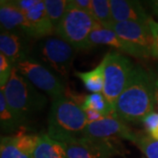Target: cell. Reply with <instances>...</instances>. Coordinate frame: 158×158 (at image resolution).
<instances>
[{
  "instance_id": "20",
  "label": "cell",
  "mask_w": 158,
  "mask_h": 158,
  "mask_svg": "<svg viewBox=\"0 0 158 158\" xmlns=\"http://www.w3.org/2000/svg\"><path fill=\"white\" fill-rule=\"evenodd\" d=\"M90 15L105 28H110L114 22L111 9L110 0H92L91 1V12Z\"/></svg>"
},
{
  "instance_id": "24",
  "label": "cell",
  "mask_w": 158,
  "mask_h": 158,
  "mask_svg": "<svg viewBox=\"0 0 158 158\" xmlns=\"http://www.w3.org/2000/svg\"><path fill=\"white\" fill-rule=\"evenodd\" d=\"M14 65L4 55L0 54V88H4L11 78Z\"/></svg>"
},
{
  "instance_id": "12",
  "label": "cell",
  "mask_w": 158,
  "mask_h": 158,
  "mask_svg": "<svg viewBox=\"0 0 158 158\" xmlns=\"http://www.w3.org/2000/svg\"><path fill=\"white\" fill-rule=\"evenodd\" d=\"M14 2L26 15L37 40L55 34V29L46 11L44 0H14Z\"/></svg>"
},
{
  "instance_id": "3",
  "label": "cell",
  "mask_w": 158,
  "mask_h": 158,
  "mask_svg": "<svg viewBox=\"0 0 158 158\" xmlns=\"http://www.w3.org/2000/svg\"><path fill=\"white\" fill-rule=\"evenodd\" d=\"M1 89L4 90L9 106L27 121L40 113L48 105L47 96L24 77L15 67L8 83Z\"/></svg>"
},
{
  "instance_id": "25",
  "label": "cell",
  "mask_w": 158,
  "mask_h": 158,
  "mask_svg": "<svg viewBox=\"0 0 158 158\" xmlns=\"http://www.w3.org/2000/svg\"><path fill=\"white\" fill-rule=\"evenodd\" d=\"M141 122L143 125L146 133L149 135L158 126V113H156L155 111L149 113L141 119Z\"/></svg>"
},
{
  "instance_id": "23",
  "label": "cell",
  "mask_w": 158,
  "mask_h": 158,
  "mask_svg": "<svg viewBox=\"0 0 158 158\" xmlns=\"http://www.w3.org/2000/svg\"><path fill=\"white\" fill-rule=\"evenodd\" d=\"M134 144L147 158H158V141L152 138L148 133L136 132Z\"/></svg>"
},
{
  "instance_id": "21",
  "label": "cell",
  "mask_w": 158,
  "mask_h": 158,
  "mask_svg": "<svg viewBox=\"0 0 158 158\" xmlns=\"http://www.w3.org/2000/svg\"><path fill=\"white\" fill-rule=\"evenodd\" d=\"M0 158H34V156L19 147L13 136H2L0 140Z\"/></svg>"
},
{
  "instance_id": "32",
  "label": "cell",
  "mask_w": 158,
  "mask_h": 158,
  "mask_svg": "<svg viewBox=\"0 0 158 158\" xmlns=\"http://www.w3.org/2000/svg\"><path fill=\"white\" fill-rule=\"evenodd\" d=\"M155 75H156V77H158V69H157V71L155 73Z\"/></svg>"
},
{
  "instance_id": "10",
  "label": "cell",
  "mask_w": 158,
  "mask_h": 158,
  "mask_svg": "<svg viewBox=\"0 0 158 158\" xmlns=\"http://www.w3.org/2000/svg\"><path fill=\"white\" fill-rule=\"evenodd\" d=\"M0 24L1 31L19 34L30 40H37L26 15L14 0L0 1Z\"/></svg>"
},
{
  "instance_id": "22",
  "label": "cell",
  "mask_w": 158,
  "mask_h": 158,
  "mask_svg": "<svg viewBox=\"0 0 158 158\" xmlns=\"http://www.w3.org/2000/svg\"><path fill=\"white\" fill-rule=\"evenodd\" d=\"M44 4L49 20L56 30L66 13L69 0H44Z\"/></svg>"
},
{
  "instance_id": "16",
  "label": "cell",
  "mask_w": 158,
  "mask_h": 158,
  "mask_svg": "<svg viewBox=\"0 0 158 158\" xmlns=\"http://www.w3.org/2000/svg\"><path fill=\"white\" fill-rule=\"evenodd\" d=\"M27 123L11 109L5 97L4 90L0 89V128L5 134L14 133Z\"/></svg>"
},
{
  "instance_id": "26",
  "label": "cell",
  "mask_w": 158,
  "mask_h": 158,
  "mask_svg": "<svg viewBox=\"0 0 158 158\" xmlns=\"http://www.w3.org/2000/svg\"><path fill=\"white\" fill-rule=\"evenodd\" d=\"M148 26L151 30L153 36V47H152V56L158 58V22L154 20L152 18L148 21Z\"/></svg>"
},
{
  "instance_id": "27",
  "label": "cell",
  "mask_w": 158,
  "mask_h": 158,
  "mask_svg": "<svg viewBox=\"0 0 158 158\" xmlns=\"http://www.w3.org/2000/svg\"><path fill=\"white\" fill-rule=\"evenodd\" d=\"M91 1L92 0H69V5L77 8L81 11L90 13L91 12Z\"/></svg>"
},
{
  "instance_id": "17",
  "label": "cell",
  "mask_w": 158,
  "mask_h": 158,
  "mask_svg": "<svg viewBox=\"0 0 158 158\" xmlns=\"http://www.w3.org/2000/svg\"><path fill=\"white\" fill-rule=\"evenodd\" d=\"M34 158H69L63 144L52 139L48 134H40L35 147Z\"/></svg>"
},
{
  "instance_id": "31",
  "label": "cell",
  "mask_w": 158,
  "mask_h": 158,
  "mask_svg": "<svg viewBox=\"0 0 158 158\" xmlns=\"http://www.w3.org/2000/svg\"><path fill=\"white\" fill-rule=\"evenodd\" d=\"M149 135L151 136L152 138H154V139H156V140L158 141V126L156 127V129L153 130L152 132L149 134Z\"/></svg>"
},
{
  "instance_id": "19",
  "label": "cell",
  "mask_w": 158,
  "mask_h": 158,
  "mask_svg": "<svg viewBox=\"0 0 158 158\" xmlns=\"http://www.w3.org/2000/svg\"><path fill=\"white\" fill-rule=\"evenodd\" d=\"M81 108L83 110L90 109L98 112L105 117H115L114 105L108 101L103 93H90L86 95Z\"/></svg>"
},
{
  "instance_id": "13",
  "label": "cell",
  "mask_w": 158,
  "mask_h": 158,
  "mask_svg": "<svg viewBox=\"0 0 158 158\" xmlns=\"http://www.w3.org/2000/svg\"><path fill=\"white\" fill-rule=\"evenodd\" d=\"M119 37L140 47L152 56L153 36L148 24L138 22H114L110 27Z\"/></svg>"
},
{
  "instance_id": "15",
  "label": "cell",
  "mask_w": 158,
  "mask_h": 158,
  "mask_svg": "<svg viewBox=\"0 0 158 158\" xmlns=\"http://www.w3.org/2000/svg\"><path fill=\"white\" fill-rule=\"evenodd\" d=\"M113 20L116 22H138L148 24L151 17L140 1L110 0Z\"/></svg>"
},
{
  "instance_id": "5",
  "label": "cell",
  "mask_w": 158,
  "mask_h": 158,
  "mask_svg": "<svg viewBox=\"0 0 158 158\" xmlns=\"http://www.w3.org/2000/svg\"><path fill=\"white\" fill-rule=\"evenodd\" d=\"M98 25L90 13L81 11L69 5L62 21L58 25L55 34L67 41L77 50H88L90 33Z\"/></svg>"
},
{
  "instance_id": "1",
  "label": "cell",
  "mask_w": 158,
  "mask_h": 158,
  "mask_svg": "<svg viewBox=\"0 0 158 158\" xmlns=\"http://www.w3.org/2000/svg\"><path fill=\"white\" fill-rule=\"evenodd\" d=\"M156 77L152 71L135 65L128 84L114 104L115 117L124 122H138L154 112Z\"/></svg>"
},
{
  "instance_id": "11",
  "label": "cell",
  "mask_w": 158,
  "mask_h": 158,
  "mask_svg": "<svg viewBox=\"0 0 158 158\" xmlns=\"http://www.w3.org/2000/svg\"><path fill=\"white\" fill-rule=\"evenodd\" d=\"M89 41L90 48L98 45H106L115 48L120 54H127L135 58H148L151 56L147 51L119 37L113 30L105 28L99 24H98L96 27L91 31Z\"/></svg>"
},
{
  "instance_id": "18",
  "label": "cell",
  "mask_w": 158,
  "mask_h": 158,
  "mask_svg": "<svg viewBox=\"0 0 158 158\" xmlns=\"http://www.w3.org/2000/svg\"><path fill=\"white\" fill-rule=\"evenodd\" d=\"M75 75L84 83L85 88L91 93H103L105 86L103 60L93 69L85 72L76 71Z\"/></svg>"
},
{
  "instance_id": "7",
  "label": "cell",
  "mask_w": 158,
  "mask_h": 158,
  "mask_svg": "<svg viewBox=\"0 0 158 158\" xmlns=\"http://www.w3.org/2000/svg\"><path fill=\"white\" fill-rule=\"evenodd\" d=\"M15 69L24 77L53 99L65 95L66 89L62 81L44 65L29 56L15 65Z\"/></svg>"
},
{
  "instance_id": "8",
  "label": "cell",
  "mask_w": 158,
  "mask_h": 158,
  "mask_svg": "<svg viewBox=\"0 0 158 158\" xmlns=\"http://www.w3.org/2000/svg\"><path fill=\"white\" fill-rule=\"evenodd\" d=\"M61 143L69 158H112L121 154L116 139L71 137Z\"/></svg>"
},
{
  "instance_id": "14",
  "label": "cell",
  "mask_w": 158,
  "mask_h": 158,
  "mask_svg": "<svg viewBox=\"0 0 158 158\" xmlns=\"http://www.w3.org/2000/svg\"><path fill=\"white\" fill-rule=\"evenodd\" d=\"M27 39L19 34L1 31L0 33V54L14 65L24 59L31 56L32 48H29Z\"/></svg>"
},
{
  "instance_id": "29",
  "label": "cell",
  "mask_w": 158,
  "mask_h": 158,
  "mask_svg": "<svg viewBox=\"0 0 158 158\" xmlns=\"http://www.w3.org/2000/svg\"><path fill=\"white\" fill-rule=\"evenodd\" d=\"M148 3H149V6H151L153 11H154V13H155L156 16H158V0L149 1Z\"/></svg>"
},
{
  "instance_id": "2",
  "label": "cell",
  "mask_w": 158,
  "mask_h": 158,
  "mask_svg": "<svg viewBox=\"0 0 158 158\" xmlns=\"http://www.w3.org/2000/svg\"><path fill=\"white\" fill-rule=\"evenodd\" d=\"M88 124L84 110L63 95L52 100L48 117V135L62 142L71 137H82Z\"/></svg>"
},
{
  "instance_id": "4",
  "label": "cell",
  "mask_w": 158,
  "mask_h": 158,
  "mask_svg": "<svg viewBox=\"0 0 158 158\" xmlns=\"http://www.w3.org/2000/svg\"><path fill=\"white\" fill-rule=\"evenodd\" d=\"M77 50L58 36H48L37 40L31 57L62 79L68 77Z\"/></svg>"
},
{
  "instance_id": "30",
  "label": "cell",
  "mask_w": 158,
  "mask_h": 158,
  "mask_svg": "<svg viewBox=\"0 0 158 158\" xmlns=\"http://www.w3.org/2000/svg\"><path fill=\"white\" fill-rule=\"evenodd\" d=\"M155 96H156V106L157 107L158 110V77H156V81H155Z\"/></svg>"
},
{
  "instance_id": "9",
  "label": "cell",
  "mask_w": 158,
  "mask_h": 158,
  "mask_svg": "<svg viewBox=\"0 0 158 158\" xmlns=\"http://www.w3.org/2000/svg\"><path fill=\"white\" fill-rule=\"evenodd\" d=\"M82 137L116 140L120 138L134 143L135 141L136 132H134L123 120L110 116L95 122L88 123Z\"/></svg>"
},
{
  "instance_id": "6",
  "label": "cell",
  "mask_w": 158,
  "mask_h": 158,
  "mask_svg": "<svg viewBox=\"0 0 158 158\" xmlns=\"http://www.w3.org/2000/svg\"><path fill=\"white\" fill-rule=\"evenodd\" d=\"M102 60L105 75L103 94L114 105L128 84L135 65L128 57L116 51L108 52Z\"/></svg>"
},
{
  "instance_id": "28",
  "label": "cell",
  "mask_w": 158,
  "mask_h": 158,
  "mask_svg": "<svg viewBox=\"0 0 158 158\" xmlns=\"http://www.w3.org/2000/svg\"><path fill=\"white\" fill-rule=\"evenodd\" d=\"M84 112L85 113V116H86L88 123L95 122V121H98L99 119H102L103 118H106L104 115H102L101 113L96 112V111H93V110L87 109V110H84Z\"/></svg>"
}]
</instances>
